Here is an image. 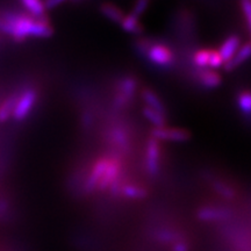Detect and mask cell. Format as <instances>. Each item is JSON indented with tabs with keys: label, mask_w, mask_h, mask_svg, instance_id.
<instances>
[{
	"label": "cell",
	"mask_w": 251,
	"mask_h": 251,
	"mask_svg": "<svg viewBox=\"0 0 251 251\" xmlns=\"http://www.w3.org/2000/svg\"><path fill=\"white\" fill-rule=\"evenodd\" d=\"M242 9L244 12V15H246L247 18V23H248V26L251 29V1H243L242 4Z\"/></svg>",
	"instance_id": "cell-23"
},
{
	"label": "cell",
	"mask_w": 251,
	"mask_h": 251,
	"mask_svg": "<svg viewBox=\"0 0 251 251\" xmlns=\"http://www.w3.org/2000/svg\"><path fill=\"white\" fill-rule=\"evenodd\" d=\"M237 105L241 112L246 115H251V92L250 91H243L238 94Z\"/></svg>",
	"instance_id": "cell-20"
},
{
	"label": "cell",
	"mask_w": 251,
	"mask_h": 251,
	"mask_svg": "<svg viewBox=\"0 0 251 251\" xmlns=\"http://www.w3.org/2000/svg\"><path fill=\"white\" fill-rule=\"evenodd\" d=\"M146 56L148 57L150 63L162 68L170 67L175 58L171 49L163 43H151Z\"/></svg>",
	"instance_id": "cell-2"
},
{
	"label": "cell",
	"mask_w": 251,
	"mask_h": 251,
	"mask_svg": "<svg viewBox=\"0 0 251 251\" xmlns=\"http://www.w3.org/2000/svg\"><path fill=\"white\" fill-rule=\"evenodd\" d=\"M240 46L241 40L237 35L229 36L228 39L222 43L221 47H220V50H218V51L220 56H221V58L224 59L225 64L234 57L235 54L237 52V50L240 49Z\"/></svg>",
	"instance_id": "cell-6"
},
{
	"label": "cell",
	"mask_w": 251,
	"mask_h": 251,
	"mask_svg": "<svg viewBox=\"0 0 251 251\" xmlns=\"http://www.w3.org/2000/svg\"><path fill=\"white\" fill-rule=\"evenodd\" d=\"M17 100H18L17 96H12L2 102V105L0 106V122L7 121L8 118L13 114Z\"/></svg>",
	"instance_id": "cell-17"
},
{
	"label": "cell",
	"mask_w": 251,
	"mask_h": 251,
	"mask_svg": "<svg viewBox=\"0 0 251 251\" xmlns=\"http://www.w3.org/2000/svg\"><path fill=\"white\" fill-rule=\"evenodd\" d=\"M35 19L36 18L27 14H6L4 21L1 23L0 30L9 34L18 42H21V41L26 40L28 36H31Z\"/></svg>",
	"instance_id": "cell-1"
},
{
	"label": "cell",
	"mask_w": 251,
	"mask_h": 251,
	"mask_svg": "<svg viewBox=\"0 0 251 251\" xmlns=\"http://www.w3.org/2000/svg\"><path fill=\"white\" fill-rule=\"evenodd\" d=\"M100 11H101V13L105 15L106 18L112 20L113 23L117 24H121V21L124 20L126 15L118 6L113 4H102L100 6Z\"/></svg>",
	"instance_id": "cell-13"
},
{
	"label": "cell",
	"mask_w": 251,
	"mask_h": 251,
	"mask_svg": "<svg viewBox=\"0 0 251 251\" xmlns=\"http://www.w3.org/2000/svg\"><path fill=\"white\" fill-rule=\"evenodd\" d=\"M0 29H1V21H0Z\"/></svg>",
	"instance_id": "cell-26"
},
{
	"label": "cell",
	"mask_w": 251,
	"mask_h": 251,
	"mask_svg": "<svg viewBox=\"0 0 251 251\" xmlns=\"http://www.w3.org/2000/svg\"><path fill=\"white\" fill-rule=\"evenodd\" d=\"M54 34L52 26L49 24L46 17L36 18L35 23H34V28L31 36L34 37H49Z\"/></svg>",
	"instance_id": "cell-11"
},
{
	"label": "cell",
	"mask_w": 251,
	"mask_h": 251,
	"mask_svg": "<svg viewBox=\"0 0 251 251\" xmlns=\"http://www.w3.org/2000/svg\"><path fill=\"white\" fill-rule=\"evenodd\" d=\"M221 65H225L224 59L221 58V56H220L218 50L212 49L211 57H209V62H208V69H211V70H215V69L220 68Z\"/></svg>",
	"instance_id": "cell-21"
},
{
	"label": "cell",
	"mask_w": 251,
	"mask_h": 251,
	"mask_svg": "<svg viewBox=\"0 0 251 251\" xmlns=\"http://www.w3.org/2000/svg\"><path fill=\"white\" fill-rule=\"evenodd\" d=\"M142 98L144 100V102L147 103L146 107H149L151 109H155L157 112L164 113L165 108L164 105H163L161 99L157 94L151 91L150 89H143L142 90Z\"/></svg>",
	"instance_id": "cell-12"
},
{
	"label": "cell",
	"mask_w": 251,
	"mask_h": 251,
	"mask_svg": "<svg viewBox=\"0 0 251 251\" xmlns=\"http://www.w3.org/2000/svg\"><path fill=\"white\" fill-rule=\"evenodd\" d=\"M159 161H161V149L159 141L151 137L148 141L146 149V169L149 175L156 176L159 171Z\"/></svg>",
	"instance_id": "cell-4"
},
{
	"label": "cell",
	"mask_w": 251,
	"mask_h": 251,
	"mask_svg": "<svg viewBox=\"0 0 251 251\" xmlns=\"http://www.w3.org/2000/svg\"><path fill=\"white\" fill-rule=\"evenodd\" d=\"M211 51L212 49H201L194 54L193 62L194 64L200 69V70L208 69V62H209V57H211Z\"/></svg>",
	"instance_id": "cell-19"
},
{
	"label": "cell",
	"mask_w": 251,
	"mask_h": 251,
	"mask_svg": "<svg viewBox=\"0 0 251 251\" xmlns=\"http://www.w3.org/2000/svg\"><path fill=\"white\" fill-rule=\"evenodd\" d=\"M187 246L184 242H176L172 247V251H187Z\"/></svg>",
	"instance_id": "cell-25"
},
{
	"label": "cell",
	"mask_w": 251,
	"mask_h": 251,
	"mask_svg": "<svg viewBox=\"0 0 251 251\" xmlns=\"http://www.w3.org/2000/svg\"><path fill=\"white\" fill-rule=\"evenodd\" d=\"M21 4L33 18H43L46 15L45 5L39 0H24Z\"/></svg>",
	"instance_id": "cell-15"
},
{
	"label": "cell",
	"mask_w": 251,
	"mask_h": 251,
	"mask_svg": "<svg viewBox=\"0 0 251 251\" xmlns=\"http://www.w3.org/2000/svg\"><path fill=\"white\" fill-rule=\"evenodd\" d=\"M136 89V81L133 78H125L120 84V90H119L117 96V102L119 105H125L129 101L131 97Z\"/></svg>",
	"instance_id": "cell-7"
},
{
	"label": "cell",
	"mask_w": 251,
	"mask_h": 251,
	"mask_svg": "<svg viewBox=\"0 0 251 251\" xmlns=\"http://www.w3.org/2000/svg\"><path fill=\"white\" fill-rule=\"evenodd\" d=\"M122 29L130 34H141L143 31V27L140 23V19L135 18L134 15H125L124 20L121 21Z\"/></svg>",
	"instance_id": "cell-14"
},
{
	"label": "cell",
	"mask_w": 251,
	"mask_h": 251,
	"mask_svg": "<svg viewBox=\"0 0 251 251\" xmlns=\"http://www.w3.org/2000/svg\"><path fill=\"white\" fill-rule=\"evenodd\" d=\"M251 57V42L247 43L243 47H241L240 49L237 50V52L235 54L233 58L230 59L228 63H226V69L227 70H233L240 64H242L243 62H246L248 58Z\"/></svg>",
	"instance_id": "cell-10"
},
{
	"label": "cell",
	"mask_w": 251,
	"mask_h": 251,
	"mask_svg": "<svg viewBox=\"0 0 251 251\" xmlns=\"http://www.w3.org/2000/svg\"><path fill=\"white\" fill-rule=\"evenodd\" d=\"M143 115L148 120L151 122V124L155 126V128H162L165 127V117L164 113L157 112L155 109H151L149 107L143 108Z\"/></svg>",
	"instance_id": "cell-16"
},
{
	"label": "cell",
	"mask_w": 251,
	"mask_h": 251,
	"mask_svg": "<svg viewBox=\"0 0 251 251\" xmlns=\"http://www.w3.org/2000/svg\"><path fill=\"white\" fill-rule=\"evenodd\" d=\"M62 2L63 1H61V0H58V1H56V0H48V1L43 2V5H45L46 11H50V9H54L55 7H57V6L61 5Z\"/></svg>",
	"instance_id": "cell-24"
},
{
	"label": "cell",
	"mask_w": 251,
	"mask_h": 251,
	"mask_svg": "<svg viewBox=\"0 0 251 251\" xmlns=\"http://www.w3.org/2000/svg\"><path fill=\"white\" fill-rule=\"evenodd\" d=\"M198 79H199L200 84L206 89H215L221 84L222 78L215 70H211V69H203V70L199 71L198 75Z\"/></svg>",
	"instance_id": "cell-8"
},
{
	"label": "cell",
	"mask_w": 251,
	"mask_h": 251,
	"mask_svg": "<svg viewBox=\"0 0 251 251\" xmlns=\"http://www.w3.org/2000/svg\"><path fill=\"white\" fill-rule=\"evenodd\" d=\"M229 212L225 208H219V207H205L198 212V218L203 220V221H213V220H221L227 218Z\"/></svg>",
	"instance_id": "cell-9"
},
{
	"label": "cell",
	"mask_w": 251,
	"mask_h": 251,
	"mask_svg": "<svg viewBox=\"0 0 251 251\" xmlns=\"http://www.w3.org/2000/svg\"><path fill=\"white\" fill-rule=\"evenodd\" d=\"M152 137L157 140L174 141V142H185L190 140L191 134L187 130L180 129V128H155L152 130Z\"/></svg>",
	"instance_id": "cell-5"
},
{
	"label": "cell",
	"mask_w": 251,
	"mask_h": 251,
	"mask_svg": "<svg viewBox=\"0 0 251 251\" xmlns=\"http://www.w3.org/2000/svg\"><path fill=\"white\" fill-rule=\"evenodd\" d=\"M36 99H37V93L36 91L33 89L26 90L20 97H18L13 114H12L15 120L23 121L24 119H26L28 117V114L30 113L31 108H33L34 105H35Z\"/></svg>",
	"instance_id": "cell-3"
},
{
	"label": "cell",
	"mask_w": 251,
	"mask_h": 251,
	"mask_svg": "<svg viewBox=\"0 0 251 251\" xmlns=\"http://www.w3.org/2000/svg\"><path fill=\"white\" fill-rule=\"evenodd\" d=\"M148 6H149V2L144 1V0H142V1L136 2V4H135V6H134V8H133V13H131V15H134L135 18L139 19L141 15H142L144 12L147 11Z\"/></svg>",
	"instance_id": "cell-22"
},
{
	"label": "cell",
	"mask_w": 251,
	"mask_h": 251,
	"mask_svg": "<svg viewBox=\"0 0 251 251\" xmlns=\"http://www.w3.org/2000/svg\"><path fill=\"white\" fill-rule=\"evenodd\" d=\"M121 193L124 194L126 198H129V199H140V198L146 197V190L143 187L139 186V185L134 184H127L122 187Z\"/></svg>",
	"instance_id": "cell-18"
}]
</instances>
